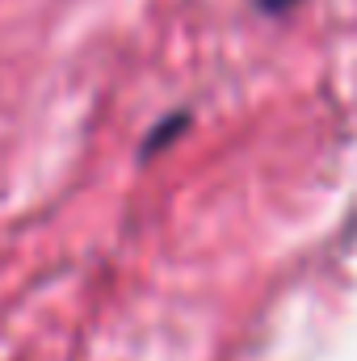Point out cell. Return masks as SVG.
Segmentation results:
<instances>
[{"label": "cell", "instance_id": "obj_2", "mask_svg": "<svg viewBox=\"0 0 357 361\" xmlns=\"http://www.w3.org/2000/svg\"><path fill=\"white\" fill-rule=\"evenodd\" d=\"M290 4H294V0H261V8H265V13H286Z\"/></svg>", "mask_w": 357, "mask_h": 361}, {"label": "cell", "instance_id": "obj_1", "mask_svg": "<svg viewBox=\"0 0 357 361\" xmlns=\"http://www.w3.org/2000/svg\"><path fill=\"white\" fill-rule=\"evenodd\" d=\"M181 126H185V114H177V118H173L169 126H160V130H152V135H147V152H160V143H164V139H169L173 130H181Z\"/></svg>", "mask_w": 357, "mask_h": 361}]
</instances>
